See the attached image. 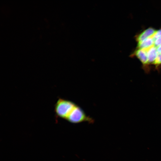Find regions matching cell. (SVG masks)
Listing matches in <instances>:
<instances>
[{
  "mask_svg": "<svg viewBox=\"0 0 161 161\" xmlns=\"http://www.w3.org/2000/svg\"><path fill=\"white\" fill-rule=\"evenodd\" d=\"M77 105L69 100L60 98L55 106V112L58 116L66 119Z\"/></svg>",
  "mask_w": 161,
  "mask_h": 161,
  "instance_id": "6da1fadb",
  "label": "cell"
},
{
  "mask_svg": "<svg viewBox=\"0 0 161 161\" xmlns=\"http://www.w3.org/2000/svg\"><path fill=\"white\" fill-rule=\"evenodd\" d=\"M69 122L77 123L83 122H91L93 120L86 115L83 110L76 105L66 119Z\"/></svg>",
  "mask_w": 161,
  "mask_h": 161,
  "instance_id": "7a4b0ae2",
  "label": "cell"
},
{
  "mask_svg": "<svg viewBox=\"0 0 161 161\" xmlns=\"http://www.w3.org/2000/svg\"><path fill=\"white\" fill-rule=\"evenodd\" d=\"M132 55L136 56L144 66L148 64L147 52L145 49H137Z\"/></svg>",
  "mask_w": 161,
  "mask_h": 161,
  "instance_id": "3957f363",
  "label": "cell"
},
{
  "mask_svg": "<svg viewBox=\"0 0 161 161\" xmlns=\"http://www.w3.org/2000/svg\"><path fill=\"white\" fill-rule=\"evenodd\" d=\"M156 31L155 29L150 27L144 30L137 36L136 40L139 42L151 37L154 35Z\"/></svg>",
  "mask_w": 161,
  "mask_h": 161,
  "instance_id": "277c9868",
  "label": "cell"
},
{
  "mask_svg": "<svg viewBox=\"0 0 161 161\" xmlns=\"http://www.w3.org/2000/svg\"><path fill=\"white\" fill-rule=\"evenodd\" d=\"M145 49L147 51L148 64H153L158 54L157 47L153 45Z\"/></svg>",
  "mask_w": 161,
  "mask_h": 161,
  "instance_id": "5b68a950",
  "label": "cell"
},
{
  "mask_svg": "<svg viewBox=\"0 0 161 161\" xmlns=\"http://www.w3.org/2000/svg\"><path fill=\"white\" fill-rule=\"evenodd\" d=\"M154 40L152 36L138 42L137 49H147L154 45Z\"/></svg>",
  "mask_w": 161,
  "mask_h": 161,
  "instance_id": "8992f818",
  "label": "cell"
},
{
  "mask_svg": "<svg viewBox=\"0 0 161 161\" xmlns=\"http://www.w3.org/2000/svg\"><path fill=\"white\" fill-rule=\"evenodd\" d=\"M153 64L155 65L157 67L161 64V53L158 54L155 61Z\"/></svg>",
  "mask_w": 161,
  "mask_h": 161,
  "instance_id": "52a82bcc",
  "label": "cell"
},
{
  "mask_svg": "<svg viewBox=\"0 0 161 161\" xmlns=\"http://www.w3.org/2000/svg\"><path fill=\"white\" fill-rule=\"evenodd\" d=\"M154 45L156 47L161 46V37L154 40Z\"/></svg>",
  "mask_w": 161,
  "mask_h": 161,
  "instance_id": "ba28073f",
  "label": "cell"
},
{
  "mask_svg": "<svg viewBox=\"0 0 161 161\" xmlns=\"http://www.w3.org/2000/svg\"><path fill=\"white\" fill-rule=\"evenodd\" d=\"M152 37L155 39L161 37V29L157 30L155 33L152 36Z\"/></svg>",
  "mask_w": 161,
  "mask_h": 161,
  "instance_id": "9c48e42d",
  "label": "cell"
},
{
  "mask_svg": "<svg viewBox=\"0 0 161 161\" xmlns=\"http://www.w3.org/2000/svg\"><path fill=\"white\" fill-rule=\"evenodd\" d=\"M157 50L158 53H161V46L157 47Z\"/></svg>",
  "mask_w": 161,
  "mask_h": 161,
  "instance_id": "30bf717a",
  "label": "cell"
}]
</instances>
